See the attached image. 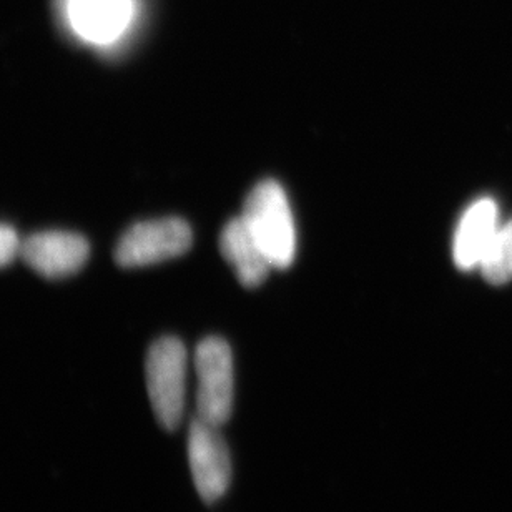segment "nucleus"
<instances>
[{
	"label": "nucleus",
	"mask_w": 512,
	"mask_h": 512,
	"mask_svg": "<svg viewBox=\"0 0 512 512\" xmlns=\"http://www.w3.org/2000/svg\"><path fill=\"white\" fill-rule=\"evenodd\" d=\"M187 348L175 336L158 338L145 360V378L153 413L162 428L173 431L182 423L187 404Z\"/></svg>",
	"instance_id": "nucleus-1"
},
{
	"label": "nucleus",
	"mask_w": 512,
	"mask_h": 512,
	"mask_svg": "<svg viewBox=\"0 0 512 512\" xmlns=\"http://www.w3.org/2000/svg\"><path fill=\"white\" fill-rule=\"evenodd\" d=\"M242 218L273 268L291 265L296 250L295 222L288 198L278 183H258L248 195Z\"/></svg>",
	"instance_id": "nucleus-2"
},
{
	"label": "nucleus",
	"mask_w": 512,
	"mask_h": 512,
	"mask_svg": "<svg viewBox=\"0 0 512 512\" xmlns=\"http://www.w3.org/2000/svg\"><path fill=\"white\" fill-rule=\"evenodd\" d=\"M197 371V416L222 428L233 411L235 375L233 355L227 341L210 336L195 351Z\"/></svg>",
	"instance_id": "nucleus-3"
},
{
	"label": "nucleus",
	"mask_w": 512,
	"mask_h": 512,
	"mask_svg": "<svg viewBox=\"0 0 512 512\" xmlns=\"http://www.w3.org/2000/svg\"><path fill=\"white\" fill-rule=\"evenodd\" d=\"M192 247V228L182 218L135 223L120 238L115 260L122 266H145L175 258Z\"/></svg>",
	"instance_id": "nucleus-4"
},
{
	"label": "nucleus",
	"mask_w": 512,
	"mask_h": 512,
	"mask_svg": "<svg viewBox=\"0 0 512 512\" xmlns=\"http://www.w3.org/2000/svg\"><path fill=\"white\" fill-rule=\"evenodd\" d=\"M187 451L198 494L203 501L215 503L232 481V456L220 428L197 416L188 428Z\"/></svg>",
	"instance_id": "nucleus-5"
},
{
	"label": "nucleus",
	"mask_w": 512,
	"mask_h": 512,
	"mask_svg": "<svg viewBox=\"0 0 512 512\" xmlns=\"http://www.w3.org/2000/svg\"><path fill=\"white\" fill-rule=\"evenodd\" d=\"M60 14L70 29L94 44H112L132 24L135 0H59Z\"/></svg>",
	"instance_id": "nucleus-6"
},
{
	"label": "nucleus",
	"mask_w": 512,
	"mask_h": 512,
	"mask_svg": "<svg viewBox=\"0 0 512 512\" xmlns=\"http://www.w3.org/2000/svg\"><path fill=\"white\" fill-rule=\"evenodd\" d=\"M90 245L79 233L49 230L20 240L19 255L40 275L49 278L72 275L89 258Z\"/></svg>",
	"instance_id": "nucleus-7"
},
{
	"label": "nucleus",
	"mask_w": 512,
	"mask_h": 512,
	"mask_svg": "<svg viewBox=\"0 0 512 512\" xmlns=\"http://www.w3.org/2000/svg\"><path fill=\"white\" fill-rule=\"evenodd\" d=\"M498 205L481 198L464 212L453 243V256L461 270L481 268L499 233Z\"/></svg>",
	"instance_id": "nucleus-8"
},
{
	"label": "nucleus",
	"mask_w": 512,
	"mask_h": 512,
	"mask_svg": "<svg viewBox=\"0 0 512 512\" xmlns=\"http://www.w3.org/2000/svg\"><path fill=\"white\" fill-rule=\"evenodd\" d=\"M220 248L240 283L248 288L261 285L270 268H273L242 217L225 225L220 235Z\"/></svg>",
	"instance_id": "nucleus-9"
},
{
	"label": "nucleus",
	"mask_w": 512,
	"mask_h": 512,
	"mask_svg": "<svg viewBox=\"0 0 512 512\" xmlns=\"http://www.w3.org/2000/svg\"><path fill=\"white\" fill-rule=\"evenodd\" d=\"M486 280L503 285L512 280V222L499 228L498 237L481 265Z\"/></svg>",
	"instance_id": "nucleus-10"
},
{
	"label": "nucleus",
	"mask_w": 512,
	"mask_h": 512,
	"mask_svg": "<svg viewBox=\"0 0 512 512\" xmlns=\"http://www.w3.org/2000/svg\"><path fill=\"white\" fill-rule=\"evenodd\" d=\"M20 240L14 228L0 223V266L9 265L19 255Z\"/></svg>",
	"instance_id": "nucleus-11"
}]
</instances>
